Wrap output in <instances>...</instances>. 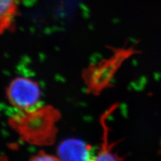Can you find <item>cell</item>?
Here are the masks:
<instances>
[{
	"label": "cell",
	"mask_w": 161,
	"mask_h": 161,
	"mask_svg": "<svg viewBox=\"0 0 161 161\" xmlns=\"http://www.w3.org/2000/svg\"><path fill=\"white\" fill-rule=\"evenodd\" d=\"M60 119L59 111L48 105L20 112L9 118V125L23 142L46 147L56 140Z\"/></svg>",
	"instance_id": "obj_1"
},
{
	"label": "cell",
	"mask_w": 161,
	"mask_h": 161,
	"mask_svg": "<svg viewBox=\"0 0 161 161\" xmlns=\"http://www.w3.org/2000/svg\"><path fill=\"white\" fill-rule=\"evenodd\" d=\"M112 53L96 64H90L82 73L87 92L99 95L112 86V83L124 63L139 51L134 47L112 48Z\"/></svg>",
	"instance_id": "obj_2"
},
{
	"label": "cell",
	"mask_w": 161,
	"mask_h": 161,
	"mask_svg": "<svg viewBox=\"0 0 161 161\" xmlns=\"http://www.w3.org/2000/svg\"><path fill=\"white\" fill-rule=\"evenodd\" d=\"M6 99L19 112L35 108L41 98L38 83L27 77H18L11 80L6 90Z\"/></svg>",
	"instance_id": "obj_3"
},
{
	"label": "cell",
	"mask_w": 161,
	"mask_h": 161,
	"mask_svg": "<svg viewBox=\"0 0 161 161\" xmlns=\"http://www.w3.org/2000/svg\"><path fill=\"white\" fill-rule=\"evenodd\" d=\"M91 152V147L85 141L77 138H68L60 142L57 156L60 160L85 161L92 159Z\"/></svg>",
	"instance_id": "obj_4"
},
{
	"label": "cell",
	"mask_w": 161,
	"mask_h": 161,
	"mask_svg": "<svg viewBox=\"0 0 161 161\" xmlns=\"http://www.w3.org/2000/svg\"><path fill=\"white\" fill-rule=\"evenodd\" d=\"M115 107L110 108L106 112H105L100 119V122L103 129V142L101 145L97 154L95 155L94 160H119L123 158H120L119 155L114 152V145L109 144L108 140V128L106 124V119L108 115L112 113Z\"/></svg>",
	"instance_id": "obj_5"
},
{
	"label": "cell",
	"mask_w": 161,
	"mask_h": 161,
	"mask_svg": "<svg viewBox=\"0 0 161 161\" xmlns=\"http://www.w3.org/2000/svg\"><path fill=\"white\" fill-rule=\"evenodd\" d=\"M18 0H0V30L3 34L11 29L16 16Z\"/></svg>",
	"instance_id": "obj_6"
},
{
	"label": "cell",
	"mask_w": 161,
	"mask_h": 161,
	"mask_svg": "<svg viewBox=\"0 0 161 161\" xmlns=\"http://www.w3.org/2000/svg\"><path fill=\"white\" fill-rule=\"evenodd\" d=\"M30 160L33 161H55L58 160L59 159L57 155L54 156L48 154L44 151H40L38 153L33 155Z\"/></svg>",
	"instance_id": "obj_7"
}]
</instances>
